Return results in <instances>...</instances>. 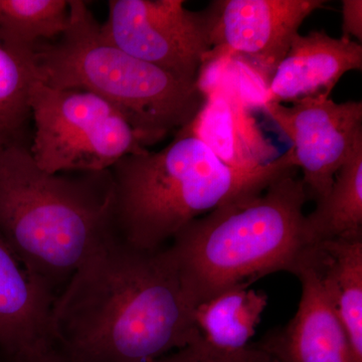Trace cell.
<instances>
[{"label": "cell", "instance_id": "6da1fadb", "mask_svg": "<svg viewBox=\"0 0 362 362\" xmlns=\"http://www.w3.org/2000/svg\"><path fill=\"white\" fill-rule=\"evenodd\" d=\"M194 309L168 247L117 235L57 295L49 337L73 362H153L201 339Z\"/></svg>", "mask_w": 362, "mask_h": 362}, {"label": "cell", "instance_id": "7a4b0ae2", "mask_svg": "<svg viewBox=\"0 0 362 362\" xmlns=\"http://www.w3.org/2000/svg\"><path fill=\"white\" fill-rule=\"evenodd\" d=\"M0 235L26 270L58 295L118 235L110 170L47 173L33 161L30 145L4 150Z\"/></svg>", "mask_w": 362, "mask_h": 362}, {"label": "cell", "instance_id": "3957f363", "mask_svg": "<svg viewBox=\"0 0 362 362\" xmlns=\"http://www.w3.org/2000/svg\"><path fill=\"white\" fill-rule=\"evenodd\" d=\"M297 169L292 148L261 168H230L181 128L159 151L130 154L109 169L117 233L132 246L160 249L192 221L261 194Z\"/></svg>", "mask_w": 362, "mask_h": 362}, {"label": "cell", "instance_id": "277c9868", "mask_svg": "<svg viewBox=\"0 0 362 362\" xmlns=\"http://www.w3.org/2000/svg\"><path fill=\"white\" fill-rule=\"evenodd\" d=\"M297 171L261 194L225 204L185 226L168 247L194 308L221 292L275 273H296L312 246L306 190Z\"/></svg>", "mask_w": 362, "mask_h": 362}, {"label": "cell", "instance_id": "5b68a950", "mask_svg": "<svg viewBox=\"0 0 362 362\" xmlns=\"http://www.w3.org/2000/svg\"><path fill=\"white\" fill-rule=\"evenodd\" d=\"M37 80L58 89L88 90L120 112L143 146L187 126L204 103L197 82L131 56L101 32L87 4L70 0L65 32L33 49Z\"/></svg>", "mask_w": 362, "mask_h": 362}, {"label": "cell", "instance_id": "8992f818", "mask_svg": "<svg viewBox=\"0 0 362 362\" xmlns=\"http://www.w3.org/2000/svg\"><path fill=\"white\" fill-rule=\"evenodd\" d=\"M33 161L47 173L109 170L123 157L146 150L113 105L78 89L35 80L30 89Z\"/></svg>", "mask_w": 362, "mask_h": 362}, {"label": "cell", "instance_id": "52a82bcc", "mask_svg": "<svg viewBox=\"0 0 362 362\" xmlns=\"http://www.w3.org/2000/svg\"><path fill=\"white\" fill-rule=\"evenodd\" d=\"M101 32L131 56L194 82L213 49L209 11H188L182 0H110Z\"/></svg>", "mask_w": 362, "mask_h": 362}, {"label": "cell", "instance_id": "ba28073f", "mask_svg": "<svg viewBox=\"0 0 362 362\" xmlns=\"http://www.w3.org/2000/svg\"><path fill=\"white\" fill-rule=\"evenodd\" d=\"M261 108L293 143L297 168L303 171L307 197L318 202L329 192L337 171L362 140V103H335L330 98Z\"/></svg>", "mask_w": 362, "mask_h": 362}, {"label": "cell", "instance_id": "9c48e42d", "mask_svg": "<svg viewBox=\"0 0 362 362\" xmlns=\"http://www.w3.org/2000/svg\"><path fill=\"white\" fill-rule=\"evenodd\" d=\"M325 0H218L207 11L211 47L245 64L268 88L305 18Z\"/></svg>", "mask_w": 362, "mask_h": 362}, {"label": "cell", "instance_id": "30bf717a", "mask_svg": "<svg viewBox=\"0 0 362 362\" xmlns=\"http://www.w3.org/2000/svg\"><path fill=\"white\" fill-rule=\"evenodd\" d=\"M313 249L295 273L302 287L296 314L255 347L270 362H357L312 261Z\"/></svg>", "mask_w": 362, "mask_h": 362}, {"label": "cell", "instance_id": "8fae6325", "mask_svg": "<svg viewBox=\"0 0 362 362\" xmlns=\"http://www.w3.org/2000/svg\"><path fill=\"white\" fill-rule=\"evenodd\" d=\"M361 69L358 42L343 35L335 39L324 30L298 33L269 83L265 102L296 104L329 98L345 74Z\"/></svg>", "mask_w": 362, "mask_h": 362}, {"label": "cell", "instance_id": "7c38bea8", "mask_svg": "<svg viewBox=\"0 0 362 362\" xmlns=\"http://www.w3.org/2000/svg\"><path fill=\"white\" fill-rule=\"evenodd\" d=\"M56 297L26 270L0 235V358L52 345L49 321Z\"/></svg>", "mask_w": 362, "mask_h": 362}, {"label": "cell", "instance_id": "4fadbf2b", "mask_svg": "<svg viewBox=\"0 0 362 362\" xmlns=\"http://www.w3.org/2000/svg\"><path fill=\"white\" fill-rule=\"evenodd\" d=\"M204 98L201 110L183 128L201 139L226 165L255 169L280 156L250 107L235 92L216 89Z\"/></svg>", "mask_w": 362, "mask_h": 362}, {"label": "cell", "instance_id": "5bb4252c", "mask_svg": "<svg viewBox=\"0 0 362 362\" xmlns=\"http://www.w3.org/2000/svg\"><path fill=\"white\" fill-rule=\"evenodd\" d=\"M312 261L346 332L354 358L362 362V235L316 245Z\"/></svg>", "mask_w": 362, "mask_h": 362}, {"label": "cell", "instance_id": "9a60e30c", "mask_svg": "<svg viewBox=\"0 0 362 362\" xmlns=\"http://www.w3.org/2000/svg\"><path fill=\"white\" fill-rule=\"evenodd\" d=\"M268 305L264 292L237 286L195 307L197 329L204 341L225 352L244 351Z\"/></svg>", "mask_w": 362, "mask_h": 362}, {"label": "cell", "instance_id": "2e32d148", "mask_svg": "<svg viewBox=\"0 0 362 362\" xmlns=\"http://www.w3.org/2000/svg\"><path fill=\"white\" fill-rule=\"evenodd\" d=\"M312 246L362 235V140L337 171L329 192L305 216Z\"/></svg>", "mask_w": 362, "mask_h": 362}, {"label": "cell", "instance_id": "e0dca14e", "mask_svg": "<svg viewBox=\"0 0 362 362\" xmlns=\"http://www.w3.org/2000/svg\"><path fill=\"white\" fill-rule=\"evenodd\" d=\"M70 18V0H0V45L32 58L44 40L59 37Z\"/></svg>", "mask_w": 362, "mask_h": 362}, {"label": "cell", "instance_id": "ac0fdd59", "mask_svg": "<svg viewBox=\"0 0 362 362\" xmlns=\"http://www.w3.org/2000/svg\"><path fill=\"white\" fill-rule=\"evenodd\" d=\"M35 80L33 56L23 58L0 45V153L26 144L32 119L30 89Z\"/></svg>", "mask_w": 362, "mask_h": 362}, {"label": "cell", "instance_id": "d6986e66", "mask_svg": "<svg viewBox=\"0 0 362 362\" xmlns=\"http://www.w3.org/2000/svg\"><path fill=\"white\" fill-rule=\"evenodd\" d=\"M247 349L240 352L221 351L202 337L153 362H247Z\"/></svg>", "mask_w": 362, "mask_h": 362}, {"label": "cell", "instance_id": "ffe728a7", "mask_svg": "<svg viewBox=\"0 0 362 362\" xmlns=\"http://www.w3.org/2000/svg\"><path fill=\"white\" fill-rule=\"evenodd\" d=\"M343 37H354L362 40V1L361 0H343L342 1Z\"/></svg>", "mask_w": 362, "mask_h": 362}, {"label": "cell", "instance_id": "44dd1931", "mask_svg": "<svg viewBox=\"0 0 362 362\" xmlns=\"http://www.w3.org/2000/svg\"><path fill=\"white\" fill-rule=\"evenodd\" d=\"M0 362H73L62 354L58 349L51 345L45 349L30 352V354H21L6 358H0Z\"/></svg>", "mask_w": 362, "mask_h": 362}, {"label": "cell", "instance_id": "7402d4cb", "mask_svg": "<svg viewBox=\"0 0 362 362\" xmlns=\"http://www.w3.org/2000/svg\"><path fill=\"white\" fill-rule=\"evenodd\" d=\"M247 362H270L268 357L254 346V345H250L249 349H247Z\"/></svg>", "mask_w": 362, "mask_h": 362}]
</instances>
